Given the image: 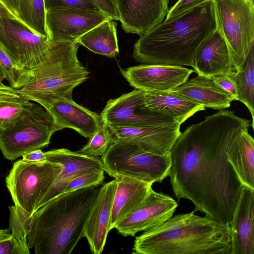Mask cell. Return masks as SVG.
<instances>
[{
  "label": "cell",
  "instance_id": "d4e9b609",
  "mask_svg": "<svg viewBox=\"0 0 254 254\" xmlns=\"http://www.w3.org/2000/svg\"><path fill=\"white\" fill-rule=\"evenodd\" d=\"M227 159L242 185L254 189V139L243 130L227 152Z\"/></svg>",
  "mask_w": 254,
  "mask_h": 254
},
{
  "label": "cell",
  "instance_id": "44dd1931",
  "mask_svg": "<svg viewBox=\"0 0 254 254\" xmlns=\"http://www.w3.org/2000/svg\"><path fill=\"white\" fill-rule=\"evenodd\" d=\"M193 71L208 78L233 71L227 45L216 29L196 54L193 62Z\"/></svg>",
  "mask_w": 254,
  "mask_h": 254
},
{
  "label": "cell",
  "instance_id": "484cf974",
  "mask_svg": "<svg viewBox=\"0 0 254 254\" xmlns=\"http://www.w3.org/2000/svg\"><path fill=\"white\" fill-rule=\"evenodd\" d=\"M117 23L111 19L96 26L77 41L92 52L114 57L119 53Z\"/></svg>",
  "mask_w": 254,
  "mask_h": 254
},
{
  "label": "cell",
  "instance_id": "7c38bea8",
  "mask_svg": "<svg viewBox=\"0 0 254 254\" xmlns=\"http://www.w3.org/2000/svg\"><path fill=\"white\" fill-rule=\"evenodd\" d=\"M109 19L102 12L77 8L55 9L46 11V28L50 41L73 43L90 30Z\"/></svg>",
  "mask_w": 254,
  "mask_h": 254
},
{
  "label": "cell",
  "instance_id": "ab89813d",
  "mask_svg": "<svg viewBox=\"0 0 254 254\" xmlns=\"http://www.w3.org/2000/svg\"><path fill=\"white\" fill-rule=\"evenodd\" d=\"M3 77L0 74V90H9L12 88L10 86H6L2 82Z\"/></svg>",
  "mask_w": 254,
  "mask_h": 254
},
{
  "label": "cell",
  "instance_id": "8fae6325",
  "mask_svg": "<svg viewBox=\"0 0 254 254\" xmlns=\"http://www.w3.org/2000/svg\"><path fill=\"white\" fill-rule=\"evenodd\" d=\"M145 91L136 89L119 97L109 100L100 116L108 126L141 127L169 124L178 120L157 113L142 107Z\"/></svg>",
  "mask_w": 254,
  "mask_h": 254
},
{
  "label": "cell",
  "instance_id": "4dcf8cb0",
  "mask_svg": "<svg viewBox=\"0 0 254 254\" xmlns=\"http://www.w3.org/2000/svg\"><path fill=\"white\" fill-rule=\"evenodd\" d=\"M87 143L77 152L91 156H102L114 139L108 126L103 124L98 130L89 138Z\"/></svg>",
  "mask_w": 254,
  "mask_h": 254
},
{
  "label": "cell",
  "instance_id": "8992f818",
  "mask_svg": "<svg viewBox=\"0 0 254 254\" xmlns=\"http://www.w3.org/2000/svg\"><path fill=\"white\" fill-rule=\"evenodd\" d=\"M60 129L50 113L32 102L15 118L0 128V150L9 160L44 148Z\"/></svg>",
  "mask_w": 254,
  "mask_h": 254
},
{
  "label": "cell",
  "instance_id": "5b68a950",
  "mask_svg": "<svg viewBox=\"0 0 254 254\" xmlns=\"http://www.w3.org/2000/svg\"><path fill=\"white\" fill-rule=\"evenodd\" d=\"M79 46L77 43L50 41L43 58L33 69L34 77L18 89L19 92L45 109L59 100H73L74 88L89 75L78 59Z\"/></svg>",
  "mask_w": 254,
  "mask_h": 254
},
{
  "label": "cell",
  "instance_id": "e575fe53",
  "mask_svg": "<svg viewBox=\"0 0 254 254\" xmlns=\"http://www.w3.org/2000/svg\"><path fill=\"white\" fill-rule=\"evenodd\" d=\"M207 0H178L169 9L165 20H167L188 10Z\"/></svg>",
  "mask_w": 254,
  "mask_h": 254
},
{
  "label": "cell",
  "instance_id": "6da1fadb",
  "mask_svg": "<svg viewBox=\"0 0 254 254\" xmlns=\"http://www.w3.org/2000/svg\"><path fill=\"white\" fill-rule=\"evenodd\" d=\"M251 121L220 110L181 132L170 152L169 177L175 196L190 200L194 211L229 224L242 183L227 152Z\"/></svg>",
  "mask_w": 254,
  "mask_h": 254
},
{
  "label": "cell",
  "instance_id": "d6a6232c",
  "mask_svg": "<svg viewBox=\"0 0 254 254\" xmlns=\"http://www.w3.org/2000/svg\"><path fill=\"white\" fill-rule=\"evenodd\" d=\"M46 11L63 8H77L102 12L90 0H44Z\"/></svg>",
  "mask_w": 254,
  "mask_h": 254
},
{
  "label": "cell",
  "instance_id": "7a4b0ae2",
  "mask_svg": "<svg viewBox=\"0 0 254 254\" xmlns=\"http://www.w3.org/2000/svg\"><path fill=\"white\" fill-rule=\"evenodd\" d=\"M216 29L212 1L207 0L140 36L133 57L142 64L192 67L196 54Z\"/></svg>",
  "mask_w": 254,
  "mask_h": 254
},
{
  "label": "cell",
  "instance_id": "5bb4252c",
  "mask_svg": "<svg viewBox=\"0 0 254 254\" xmlns=\"http://www.w3.org/2000/svg\"><path fill=\"white\" fill-rule=\"evenodd\" d=\"M184 122L178 120L169 124L141 127L108 126L116 140L134 144L152 154L167 155L181 133L180 126Z\"/></svg>",
  "mask_w": 254,
  "mask_h": 254
},
{
  "label": "cell",
  "instance_id": "e0dca14e",
  "mask_svg": "<svg viewBox=\"0 0 254 254\" xmlns=\"http://www.w3.org/2000/svg\"><path fill=\"white\" fill-rule=\"evenodd\" d=\"M122 28L143 35L161 23L169 11V0H116Z\"/></svg>",
  "mask_w": 254,
  "mask_h": 254
},
{
  "label": "cell",
  "instance_id": "2e32d148",
  "mask_svg": "<svg viewBox=\"0 0 254 254\" xmlns=\"http://www.w3.org/2000/svg\"><path fill=\"white\" fill-rule=\"evenodd\" d=\"M46 160L59 163L62 170L51 189L41 203L40 208L62 194L73 179L87 174L104 170L101 158L88 156L65 148L45 152Z\"/></svg>",
  "mask_w": 254,
  "mask_h": 254
},
{
  "label": "cell",
  "instance_id": "836d02e7",
  "mask_svg": "<svg viewBox=\"0 0 254 254\" xmlns=\"http://www.w3.org/2000/svg\"><path fill=\"white\" fill-rule=\"evenodd\" d=\"M224 92L234 100L238 101L235 83L230 74H220L211 78Z\"/></svg>",
  "mask_w": 254,
  "mask_h": 254
},
{
  "label": "cell",
  "instance_id": "f546056e",
  "mask_svg": "<svg viewBox=\"0 0 254 254\" xmlns=\"http://www.w3.org/2000/svg\"><path fill=\"white\" fill-rule=\"evenodd\" d=\"M0 74L10 87L16 89L22 88L34 77L33 69L18 66L0 44Z\"/></svg>",
  "mask_w": 254,
  "mask_h": 254
},
{
  "label": "cell",
  "instance_id": "277c9868",
  "mask_svg": "<svg viewBox=\"0 0 254 254\" xmlns=\"http://www.w3.org/2000/svg\"><path fill=\"white\" fill-rule=\"evenodd\" d=\"M195 211L172 216L136 237L134 254H231L229 224Z\"/></svg>",
  "mask_w": 254,
  "mask_h": 254
},
{
  "label": "cell",
  "instance_id": "52a82bcc",
  "mask_svg": "<svg viewBox=\"0 0 254 254\" xmlns=\"http://www.w3.org/2000/svg\"><path fill=\"white\" fill-rule=\"evenodd\" d=\"M216 29L229 49L233 71L239 72L254 48V0H211Z\"/></svg>",
  "mask_w": 254,
  "mask_h": 254
},
{
  "label": "cell",
  "instance_id": "d590c367",
  "mask_svg": "<svg viewBox=\"0 0 254 254\" xmlns=\"http://www.w3.org/2000/svg\"><path fill=\"white\" fill-rule=\"evenodd\" d=\"M98 8L111 19L119 20L116 0H90Z\"/></svg>",
  "mask_w": 254,
  "mask_h": 254
},
{
  "label": "cell",
  "instance_id": "f35d334b",
  "mask_svg": "<svg viewBox=\"0 0 254 254\" xmlns=\"http://www.w3.org/2000/svg\"><path fill=\"white\" fill-rule=\"evenodd\" d=\"M17 18L5 5L0 0V18Z\"/></svg>",
  "mask_w": 254,
  "mask_h": 254
},
{
  "label": "cell",
  "instance_id": "ffe728a7",
  "mask_svg": "<svg viewBox=\"0 0 254 254\" xmlns=\"http://www.w3.org/2000/svg\"><path fill=\"white\" fill-rule=\"evenodd\" d=\"M46 109L60 130L71 128L87 138L91 137L103 124L100 115L77 104L73 100L54 102Z\"/></svg>",
  "mask_w": 254,
  "mask_h": 254
},
{
  "label": "cell",
  "instance_id": "7402d4cb",
  "mask_svg": "<svg viewBox=\"0 0 254 254\" xmlns=\"http://www.w3.org/2000/svg\"><path fill=\"white\" fill-rule=\"evenodd\" d=\"M115 179L117 188L112 206L110 231L139 206L152 185V183L126 176H118Z\"/></svg>",
  "mask_w": 254,
  "mask_h": 254
},
{
  "label": "cell",
  "instance_id": "cb8c5ba5",
  "mask_svg": "<svg viewBox=\"0 0 254 254\" xmlns=\"http://www.w3.org/2000/svg\"><path fill=\"white\" fill-rule=\"evenodd\" d=\"M142 107L152 112L185 121L205 107L183 97L164 92H145Z\"/></svg>",
  "mask_w": 254,
  "mask_h": 254
},
{
  "label": "cell",
  "instance_id": "3957f363",
  "mask_svg": "<svg viewBox=\"0 0 254 254\" xmlns=\"http://www.w3.org/2000/svg\"><path fill=\"white\" fill-rule=\"evenodd\" d=\"M98 187L63 193L40 207L26 221L29 249L36 254H70L84 237L85 225Z\"/></svg>",
  "mask_w": 254,
  "mask_h": 254
},
{
  "label": "cell",
  "instance_id": "ba28073f",
  "mask_svg": "<svg viewBox=\"0 0 254 254\" xmlns=\"http://www.w3.org/2000/svg\"><path fill=\"white\" fill-rule=\"evenodd\" d=\"M62 170L61 164L47 160L16 161L5 178L14 205L31 217L40 208Z\"/></svg>",
  "mask_w": 254,
  "mask_h": 254
},
{
  "label": "cell",
  "instance_id": "4316f807",
  "mask_svg": "<svg viewBox=\"0 0 254 254\" xmlns=\"http://www.w3.org/2000/svg\"><path fill=\"white\" fill-rule=\"evenodd\" d=\"M237 89L238 101L249 109L252 116L251 126L254 127V48L250 52L242 68L238 72L230 73Z\"/></svg>",
  "mask_w": 254,
  "mask_h": 254
},
{
  "label": "cell",
  "instance_id": "603a6c76",
  "mask_svg": "<svg viewBox=\"0 0 254 254\" xmlns=\"http://www.w3.org/2000/svg\"><path fill=\"white\" fill-rule=\"evenodd\" d=\"M168 92L214 110L227 109L233 101L211 79L198 75Z\"/></svg>",
  "mask_w": 254,
  "mask_h": 254
},
{
  "label": "cell",
  "instance_id": "83f0119b",
  "mask_svg": "<svg viewBox=\"0 0 254 254\" xmlns=\"http://www.w3.org/2000/svg\"><path fill=\"white\" fill-rule=\"evenodd\" d=\"M18 18L35 32L48 37L44 0H18Z\"/></svg>",
  "mask_w": 254,
  "mask_h": 254
},
{
  "label": "cell",
  "instance_id": "4fadbf2b",
  "mask_svg": "<svg viewBox=\"0 0 254 254\" xmlns=\"http://www.w3.org/2000/svg\"><path fill=\"white\" fill-rule=\"evenodd\" d=\"M178 203L170 196L154 191L151 188L141 203L115 226L124 237L134 236L161 224L171 218Z\"/></svg>",
  "mask_w": 254,
  "mask_h": 254
},
{
  "label": "cell",
  "instance_id": "8d00e7d4",
  "mask_svg": "<svg viewBox=\"0 0 254 254\" xmlns=\"http://www.w3.org/2000/svg\"><path fill=\"white\" fill-rule=\"evenodd\" d=\"M22 159L26 161L40 162L46 160L45 152L41 149H38L25 153L22 156Z\"/></svg>",
  "mask_w": 254,
  "mask_h": 254
},
{
  "label": "cell",
  "instance_id": "74e56055",
  "mask_svg": "<svg viewBox=\"0 0 254 254\" xmlns=\"http://www.w3.org/2000/svg\"><path fill=\"white\" fill-rule=\"evenodd\" d=\"M18 18V0H0Z\"/></svg>",
  "mask_w": 254,
  "mask_h": 254
},
{
  "label": "cell",
  "instance_id": "f1b7e54d",
  "mask_svg": "<svg viewBox=\"0 0 254 254\" xmlns=\"http://www.w3.org/2000/svg\"><path fill=\"white\" fill-rule=\"evenodd\" d=\"M30 101L18 89L0 90V128L26 109Z\"/></svg>",
  "mask_w": 254,
  "mask_h": 254
},
{
  "label": "cell",
  "instance_id": "1f68e13d",
  "mask_svg": "<svg viewBox=\"0 0 254 254\" xmlns=\"http://www.w3.org/2000/svg\"><path fill=\"white\" fill-rule=\"evenodd\" d=\"M104 170H101L84 175L73 179L66 186L63 193L85 188L98 187L104 181Z\"/></svg>",
  "mask_w": 254,
  "mask_h": 254
},
{
  "label": "cell",
  "instance_id": "d6986e66",
  "mask_svg": "<svg viewBox=\"0 0 254 254\" xmlns=\"http://www.w3.org/2000/svg\"><path fill=\"white\" fill-rule=\"evenodd\" d=\"M254 189L242 185L229 222L231 254H254Z\"/></svg>",
  "mask_w": 254,
  "mask_h": 254
},
{
  "label": "cell",
  "instance_id": "ac0fdd59",
  "mask_svg": "<svg viewBox=\"0 0 254 254\" xmlns=\"http://www.w3.org/2000/svg\"><path fill=\"white\" fill-rule=\"evenodd\" d=\"M117 188L115 179L99 189L87 219L85 237L93 254H100L104 248L109 226L114 198Z\"/></svg>",
  "mask_w": 254,
  "mask_h": 254
},
{
  "label": "cell",
  "instance_id": "30bf717a",
  "mask_svg": "<svg viewBox=\"0 0 254 254\" xmlns=\"http://www.w3.org/2000/svg\"><path fill=\"white\" fill-rule=\"evenodd\" d=\"M50 44L48 37L37 34L20 20L0 18V44L18 66L33 69Z\"/></svg>",
  "mask_w": 254,
  "mask_h": 254
},
{
  "label": "cell",
  "instance_id": "9c48e42d",
  "mask_svg": "<svg viewBox=\"0 0 254 254\" xmlns=\"http://www.w3.org/2000/svg\"><path fill=\"white\" fill-rule=\"evenodd\" d=\"M101 159L104 171L112 177L126 176L152 184L169 176L172 164L170 154H152L114 138Z\"/></svg>",
  "mask_w": 254,
  "mask_h": 254
},
{
  "label": "cell",
  "instance_id": "9a60e30c",
  "mask_svg": "<svg viewBox=\"0 0 254 254\" xmlns=\"http://www.w3.org/2000/svg\"><path fill=\"white\" fill-rule=\"evenodd\" d=\"M120 71L134 89L168 92L185 83L193 70L183 66L142 64Z\"/></svg>",
  "mask_w": 254,
  "mask_h": 254
}]
</instances>
